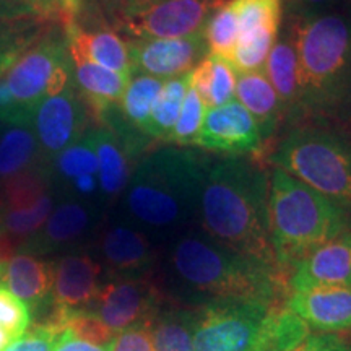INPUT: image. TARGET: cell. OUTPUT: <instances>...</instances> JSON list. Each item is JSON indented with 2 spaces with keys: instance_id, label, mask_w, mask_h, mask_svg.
I'll use <instances>...</instances> for the list:
<instances>
[{
  "instance_id": "obj_1",
  "label": "cell",
  "mask_w": 351,
  "mask_h": 351,
  "mask_svg": "<svg viewBox=\"0 0 351 351\" xmlns=\"http://www.w3.org/2000/svg\"><path fill=\"white\" fill-rule=\"evenodd\" d=\"M270 178L263 166L230 156L208 163L199 215L210 239L282 270L270 243Z\"/></svg>"
},
{
  "instance_id": "obj_2",
  "label": "cell",
  "mask_w": 351,
  "mask_h": 351,
  "mask_svg": "<svg viewBox=\"0 0 351 351\" xmlns=\"http://www.w3.org/2000/svg\"><path fill=\"white\" fill-rule=\"evenodd\" d=\"M269 219L271 251L288 278L307 254L351 230V208L276 168L270 174Z\"/></svg>"
},
{
  "instance_id": "obj_3",
  "label": "cell",
  "mask_w": 351,
  "mask_h": 351,
  "mask_svg": "<svg viewBox=\"0 0 351 351\" xmlns=\"http://www.w3.org/2000/svg\"><path fill=\"white\" fill-rule=\"evenodd\" d=\"M210 161L186 147H163L148 153L132 173L125 204L143 225L168 230L199 212Z\"/></svg>"
},
{
  "instance_id": "obj_4",
  "label": "cell",
  "mask_w": 351,
  "mask_h": 351,
  "mask_svg": "<svg viewBox=\"0 0 351 351\" xmlns=\"http://www.w3.org/2000/svg\"><path fill=\"white\" fill-rule=\"evenodd\" d=\"M171 263L182 283L212 300L280 304L282 296H288V278L282 270L204 236L179 239L171 252Z\"/></svg>"
},
{
  "instance_id": "obj_5",
  "label": "cell",
  "mask_w": 351,
  "mask_h": 351,
  "mask_svg": "<svg viewBox=\"0 0 351 351\" xmlns=\"http://www.w3.org/2000/svg\"><path fill=\"white\" fill-rule=\"evenodd\" d=\"M301 109L332 116L351 99V23L339 13L291 19Z\"/></svg>"
},
{
  "instance_id": "obj_6",
  "label": "cell",
  "mask_w": 351,
  "mask_h": 351,
  "mask_svg": "<svg viewBox=\"0 0 351 351\" xmlns=\"http://www.w3.org/2000/svg\"><path fill=\"white\" fill-rule=\"evenodd\" d=\"M270 163L328 199L351 208V143L319 129H296L285 137Z\"/></svg>"
},
{
  "instance_id": "obj_7",
  "label": "cell",
  "mask_w": 351,
  "mask_h": 351,
  "mask_svg": "<svg viewBox=\"0 0 351 351\" xmlns=\"http://www.w3.org/2000/svg\"><path fill=\"white\" fill-rule=\"evenodd\" d=\"M278 306L257 300H212L194 313L195 351H257Z\"/></svg>"
},
{
  "instance_id": "obj_8",
  "label": "cell",
  "mask_w": 351,
  "mask_h": 351,
  "mask_svg": "<svg viewBox=\"0 0 351 351\" xmlns=\"http://www.w3.org/2000/svg\"><path fill=\"white\" fill-rule=\"evenodd\" d=\"M72 59L67 41L47 36L29 47L7 72L5 82L15 103L32 119L33 109L72 82Z\"/></svg>"
},
{
  "instance_id": "obj_9",
  "label": "cell",
  "mask_w": 351,
  "mask_h": 351,
  "mask_svg": "<svg viewBox=\"0 0 351 351\" xmlns=\"http://www.w3.org/2000/svg\"><path fill=\"white\" fill-rule=\"evenodd\" d=\"M238 20V41L226 62L236 73L256 72L265 65L278 38L283 0H231Z\"/></svg>"
},
{
  "instance_id": "obj_10",
  "label": "cell",
  "mask_w": 351,
  "mask_h": 351,
  "mask_svg": "<svg viewBox=\"0 0 351 351\" xmlns=\"http://www.w3.org/2000/svg\"><path fill=\"white\" fill-rule=\"evenodd\" d=\"M230 0H160L124 16V29L135 39L184 38L204 32L210 16Z\"/></svg>"
},
{
  "instance_id": "obj_11",
  "label": "cell",
  "mask_w": 351,
  "mask_h": 351,
  "mask_svg": "<svg viewBox=\"0 0 351 351\" xmlns=\"http://www.w3.org/2000/svg\"><path fill=\"white\" fill-rule=\"evenodd\" d=\"M90 111L70 82L60 93L43 99L32 114V129L43 158L54 160L88 132Z\"/></svg>"
},
{
  "instance_id": "obj_12",
  "label": "cell",
  "mask_w": 351,
  "mask_h": 351,
  "mask_svg": "<svg viewBox=\"0 0 351 351\" xmlns=\"http://www.w3.org/2000/svg\"><path fill=\"white\" fill-rule=\"evenodd\" d=\"M88 311L117 335L155 317L160 311V291L143 276H116L101 285L98 296Z\"/></svg>"
},
{
  "instance_id": "obj_13",
  "label": "cell",
  "mask_w": 351,
  "mask_h": 351,
  "mask_svg": "<svg viewBox=\"0 0 351 351\" xmlns=\"http://www.w3.org/2000/svg\"><path fill=\"white\" fill-rule=\"evenodd\" d=\"M132 73H142L160 80L186 75L208 56L204 32L184 38L134 39L127 43Z\"/></svg>"
},
{
  "instance_id": "obj_14",
  "label": "cell",
  "mask_w": 351,
  "mask_h": 351,
  "mask_svg": "<svg viewBox=\"0 0 351 351\" xmlns=\"http://www.w3.org/2000/svg\"><path fill=\"white\" fill-rule=\"evenodd\" d=\"M261 143V132L254 117L238 101H230L223 106L207 109L194 145L234 156L257 152Z\"/></svg>"
},
{
  "instance_id": "obj_15",
  "label": "cell",
  "mask_w": 351,
  "mask_h": 351,
  "mask_svg": "<svg viewBox=\"0 0 351 351\" xmlns=\"http://www.w3.org/2000/svg\"><path fill=\"white\" fill-rule=\"evenodd\" d=\"M317 287H351V230L319 245L289 270L288 293Z\"/></svg>"
},
{
  "instance_id": "obj_16",
  "label": "cell",
  "mask_w": 351,
  "mask_h": 351,
  "mask_svg": "<svg viewBox=\"0 0 351 351\" xmlns=\"http://www.w3.org/2000/svg\"><path fill=\"white\" fill-rule=\"evenodd\" d=\"M285 307L317 332L339 335L351 332V287H317L291 291Z\"/></svg>"
},
{
  "instance_id": "obj_17",
  "label": "cell",
  "mask_w": 351,
  "mask_h": 351,
  "mask_svg": "<svg viewBox=\"0 0 351 351\" xmlns=\"http://www.w3.org/2000/svg\"><path fill=\"white\" fill-rule=\"evenodd\" d=\"M135 129L111 130L108 127L91 129L98 158V184L106 195H117L130 179V163L143 150V138Z\"/></svg>"
},
{
  "instance_id": "obj_18",
  "label": "cell",
  "mask_w": 351,
  "mask_h": 351,
  "mask_svg": "<svg viewBox=\"0 0 351 351\" xmlns=\"http://www.w3.org/2000/svg\"><path fill=\"white\" fill-rule=\"evenodd\" d=\"M101 265L85 254L65 256L54 263L52 302L70 311L88 309L101 289Z\"/></svg>"
},
{
  "instance_id": "obj_19",
  "label": "cell",
  "mask_w": 351,
  "mask_h": 351,
  "mask_svg": "<svg viewBox=\"0 0 351 351\" xmlns=\"http://www.w3.org/2000/svg\"><path fill=\"white\" fill-rule=\"evenodd\" d=\"M70 59L73 86L91 116L101 121L104 114L119 104L132 75L111 72L77 56H70Z\"/></svg>"
},
{
  "instance_id": "obj_20",
  "label": "cell",
  "mask_w": 351,
  "mask_h": 351,
  "mask_svg": "<svg viewBox=\"0 0 351 351\" xmlns=\"http://www.w3.org/2000/svg\"><path fill=\"white\" fill-rule=\"evenodd\" d=\"M101 252L108 267L117 276L140 278L150 270L155 254L143 232L125 225H116L103 234Z\"/></svg>"
},
{
  "instance_id": "obj_21",
  "label": "cell",
  "mask_w": 351,
  "mask_h": 351,
  "mask_svg": "<svg viewBox=\"0 0 351 351\" xmlns=\"http://www.w3.org/2000/svg\"><path fill=\"white\" fill-rule=\"evenodd\" d=\"M67 29V47L70 56L82 57L88 62L99 65L111 72L132 75V64L127 43L109 29L86 32L72 23Z\"/></svg>"
},
{
  "instance_id": "obj_22",
  "label": "cell",
  "mask_w": 351,
  "mask_h": 351,
  "mask_svg": "<svg viewBox=\"0 0 351 351\" xmlns=\"http://www.w3.org/2000/svg\"><path fill=\"white\" fill-rule=\"evenodd\" d=\"M0 282L34 313L52 291L54 263L32 254H16L7 261Z\"/></svg>"
},
{
  "instance_id": "obj_23",
  "label": "cell",
  "mask_w": 351,
  "mask_h": 351,
  "mask_svg": "<svg viewBox=\"0 0 351 351\" xmlns=\"http://www.w3.org/2000/svg\"><path fill=\"white\" fill-rule=\"evenodd\" d=\"M234 95L238 98V103L243 104L254 117L261 137H270L278 127L283 114L278 96L270 82L267 80L265 73H262L261 70L238 73Z\"/></svg>"
},
{
  "instance_id": "obj_24",
  "label": "cell",
  "mask_w": 351,
  "mask_h": 351,
  "mask_svg": "<svg viewBox=\"0 0 351 351\" xmlns=\"http://www.w3.org/2000/svg\"><path fill=\"white\" fill-rule=\"evenodd\" d=\"M265 77L278 96L283 116L300 111V82L295 39L287 28L285 36L276 41L265 60Z\"/></svg>"
},
{
  "instance_id": "obj_25",
  "label": "cell",
  "mask_w": 351,
  "mask_h": 351,
  "mask_svg": "<svg viewBox=\"0 0 351 351\" xmlns=\"http://www.w3.org/2000/svg\"><path fill=\"white\" fill-rule=\"evenodd\" d=\"M191 86L207 109L232 101L236 90V72L223 57L208 54L191 72Z\"/></svg>"
},
{
  "instance_id": "obj_26",
  "label": "cell",
  "mask_w": 351,
  "mask_h": 351,
  "mask_svg": "<svg viewBox=\"0 0 351 351\" xmlns=\"http://www.w3.org/2000/svg\"><path fill=\"white\" fill-rule=\"evenodd\" d=\"M0 135V181L39 166L43 158L32 124H8Z\"/></svg>"
},
{
  "instance_id": "obj_27",
  "label": "cell",
  "mask_w": 351,
  "mask_h": 351,
  "mask_svg": "<svg viewBox=\"0 0 351 351\" xmlns=\"http://www.w3.org/2000/svg\"><path fill=\"white\" fill-rule=\"evenodd\" d=\"M132 75L134 77H130L129 85L117 104V109L127 124L143 134L145 127L152 117L158 96L163 90L165 80L142 75V73H132Z\"/></svg>"
},
{
  "instance_id": "obj_28",
  "label": "cell",
  "mask_w": 351,
  "mask_h": 351,
  "mask_svg": "<svg viewBox=\"0 0 351 351\" xmlns=\"http://www.w3.org/2000/svg\"><path fill=\"white\" fill-rule=\"evenodd\" d=\"M153 351H195L194 313L182 309L158 311L152 319Z\"/></svg>"
},
{
  "instance_id": "obj_29",
  "label": "cell",
  "mask_w": 351,
  "mask_h": 351,
  "mask_svg": "<svg viewBox=\"0 0 351 351\" xmlns=\"http://www.w3.org/2000/svg\"><path fill=\"white\" fill-rule=\"evenodd\" d=\"M189 85H191V72L186 73V75L165 80L163 90L158 96L150 121H148L143 130L147 137L165 140L166 142V138H168L171 130L176 125L179 114H181Z\"/></svg>"
},
{
  "instance_id": "obj_30",
  "label": "cell",
  "mask_w": 351,
  "mask_h": 351,
  "mask_svg": "<svg viewBox=\"0 0 351 351\" xmlns=\"http://www.w3.org/2000/svg\"><path fill=\"white\" fill-rule=\"evenodd\" d=\"M90 221L91 215L86 207L78 202H64L52 210L46 219L39 241L46 247L73 243L88 230Z\"/></svg>"
},
{
  "instance_id": "obj_31",
  "label": "cell",
  "mask_w": 351,
  "mask_h": 351,
  "mask_svg": "<svg viewBox=\"0 0 351 351\" xmlns=\"http://www.w3.org/2000/svg\"><path fill=\"white\" fill-rule=\"evenodd\" d=\"M49 173L39 165L2 181L0 186V212L33 207L44 194H47Z\"/></svg>"
},
{
  "instance_id": "obj_32",
  "label": "cell",
  "mask_w": 351,
  "mask_h": 351,
  "mask_svg": "<svg viewBox=\"0 0 351 351\" xmlns=\"http://www.w3.org/2000/svg\"><path fill=\"white\" fill-rule=\"evenodd\" d=\"M309 333L311 328L298 315L278 306L270 315L257 351H293Z\"/></svg>"
},
{
  "instance_id": "obj_33",
  "label": "cell",
  "mask_w": 351,
  "mask_h": 351,
  "mask_svg": "<svg viewBox=\"0 0 351 351\" xmlns=\"http://www.w3.org/2000/svg\"><path fill=\"white\" fill-rule=\"evenodd\" d=\"M52 210H54V199L47 192L33 207L0 212V226L10 238L33 236L44 226Z\"/></svg>"
},
{
  "instance_id": "obj_34",
  "label": "cell",
  "mask_w": 351,
  "mask_h": 351,
  "mask_svg": "<svg viewBox=\"0 0 351 351\" xmlns=\"http://www.w3.org/2000/svg\"><path fill=\"white\" fill-rule=\"evenodd\" d=\"M208 54L228 59L238 41V20L231 0L210 16L204 28Z\"/></svg>"
},
{
  "instance_id": "obj_35",
  "label": "cell",
  "mask_w": 351,
  "mask_h": 351,
  "mask_svg": "<svg viewBox=\"0 0 351 351\" xmlns=\"http://www.w3.org/2000/svg\"><path fill=\"white\" fill-rule=\"evenodd\" d=\"M54 168L67 181H73L85 174L98 176V158H96L91 129L54 158Z\"/></svg>"
},
{
  "instance_id": "obj_36",
  "label": "cell",
  "mask_w": 351,
  "mask_h": 351,
  "mask_svg": "<svg viewBox=\"0 0 351 351\" xmlns=\"http://www.w3.org/2000/svg\"><path fill=\"white\" fill-rule=\"evenodd\" d=\"M205 112H207V108L202 103L200 96L197 95L194 88L189 85V90L181 108V114H179L176 125L171 130L166 142L174 143L176 147L194 145L197 135L200 132V127L204 124Z\"/></svg>"
},
{
  "instance_id": "obj_37",
  "label": "cell",
  "mask_w": 351,
  "mask_h": 351,
  "mask_svg": "<svg viewBox=\"0 0 351 351\" xmlns=\"http://www.w3.org/2000/svg\"><path fill=\"white\" fill-rule=\"evenodd\" d=\"M0 327L13 340L32 327V311L5 288H0Z\"/></svg>"
},
{
  "instance_id": "obj_38",
  "label": "cell",
  "mask_w": 351,
  "mask_h": 351,
  "mask_svg": "<svg viewBox=\"0 0 351 351\" xmlns=\"http://www.w3.org/2000/svg\"><path fill=\"white\" fill-rule=\"evenodd\" d=\"M36 34H28L25 32L0 26V77L8 72L13 64L20 59L28 44H32Z\"/></svg>"
},
{
  "instance_id": "obj_39",
  "label": "cell",
  "mask_w": 351,
  "mask_h": 351,
  "mask_svg": "<svg viewBox=\"0 0 351 351\" xmlns=\"http://www.w3.org/2000/svg\"><path fill=\"white\" fill-rule=\"evenodd\" d=\"M59 332L46 324H32L23 335L16 337L3 351H52Z\"/></svg>"
},
{
  "instance_id": "obj_40",
  "label": "cell",
  "mask_w": 351,
  "mask_h": 351,
  "mask_svg": "<svg viewBox=\"0 0 351 351\" xmlns=\"http://www.w3.org/2000/svg\"><path fill=\"white\" fill-rule=\"evenodd\" d=\"M111 351H153L152 320H145L117 333Z\"/></svg>"
},
{
  "instance_id": "obj_41",
  "label": "cell",
  "mask_w": 351,
  "mask_h": 351,
  "mask_svg": "<svg viewBox=\"0 0 351 351\" xmlns=\"http://www.w3.org/2000/svg\"><path fill=\"white\" fill-rule=\"evenodd\" d=\"M293 351H351L348 340L339 333H309Z\"/></svg>"
},
{
  "instance_id": "obj_42",
  "label": "cell",
  "mask_w": 351,
  "mask_h": 351,
  "mask_svg": "<svg viewBox=\"0 0 351 351\" xmlns=\"http://www.w3.org/2000/svg\"><path fill=\"white\" fill-rule=\"evenodd\" d=\"M343 0H285L291 19H311V16L330 13L328 10Z\"/></svg>"
},
{
  "instance_id": "obj_43",
  "label": "cell",
  "mask_w": 351,
  "mask_h": 351,
  "mask_svg": "<svg viewBox=\"0 0 351 351\" xmlns=\"http://www.w3.org/2000/svg\"><path fill=\"white\" fill-rule=\"evenodd\" d=\"M112 345L109 346H101L95 345L91 341H86L77 337L75 333L70 332L69 328H65L57 335L54 348L52 351H111Z\"/></svg>"
},
{
  "instance_id": "obj_44",
  "label": "cell",
  "mask_w": 351,
  "mask_h": 351,
  "mask_svg": "<svg viewBox=\"0 0 351 351\" xmlns=\"http://www.w3.org/2000/svg\"><path fill=\"white\" fill-rule=\"evenodd\" d=\"M23 5L36 10L41 15H51V13H59L60 16V2L59 0H16Z\"/></svg>"
},
{
  "instance_id": "obj_45",
  "label": "cell",
  "mask_w": 351,
  "mask_h": 351,
  "mask_svg": "<svg viewBox=\"0 0 351 351\" xmlns=\"http://www.w3.org/2000/svg\"><path fill=\"white\" fill-rule=\"evenodd\" d=\"M72 186L78 194L82 195H91L95 194L96 189H98V176L95 174H85V176H80V178L73 179L72 181Z\"/></svg>"
},
{
  "instance_id": "obj_46",
  "label": "cell",
  "mask_w": 351,
  "mask_h": 351,
  "mask_svg": "<svg viewBox=\"0 0 351 351\" xmlns=\"http://www.w3.org/2000/svg\"><path fill=\"white\" fill-rule=\"evenodd\" d=\"M60 2V20L65 26L75 23V16L80 10L82 0H59Z\"/></svg>"
},
{
  "instance_id": "obj_47",
  "label": "cell",
  "mask_w": 351,
  "mask_h": 351,
  "mask_svg": "<svg viewBox=\"0 0 351 351\" xmlns=\"http://www.w3.org/2000/svg\"><path fill=\"white\" fill-rule=\"evenodd\" d=\"M122 2V19L132 13H137L143 8L153 5V3L160 2V0H121Z\"/></svg>"
},
{
  "instance_id": "obj_48",
  "label": "cell",
  "mask_w": 351,
  "mask_h": 351,
  "mask_svg": "<svg viewBox=\"0 0 351 351\" xmlns=\"http://www.w3.org/2000/svg\"><path fill=\"white\" fill-rule=\"evenodd\" d=\"M12 341H13L12 337L8 335V333H7L5 330H3L2 327H0V351H3V350H5L7 346L12 343Z\"/></svg>"
},
{
  "instance_id": "obj_49",
  "label": "cell",
  "mask_w": 351,
  "mask_h": 351,
  "mask_svg": "<svg viewBox=\"0 0 351 351\" xmlns=\"http://www.w3.org/2000/svg\"><path fill=\"white\" fill-rule=\"evenodd\" d=\"M343 5H345V12H346L345 19L351 23V0H343Z\"/></svg>"
},
{
  "instance_id": "obj_50",
  "label": "cell",
  "mask_w": 351,
  "mask_h": 351,
  "mask_svg": "<svg viewBox=\"0 0 351 351\" xmlns=\"http://www.w3.org/2000/svg\"><path fill=\"white\" fill-rule=\"evenodd\" d=\"M3 270H5V262L0 258V280H2V275H3Z\"/></svg>"
}]
</instances>
